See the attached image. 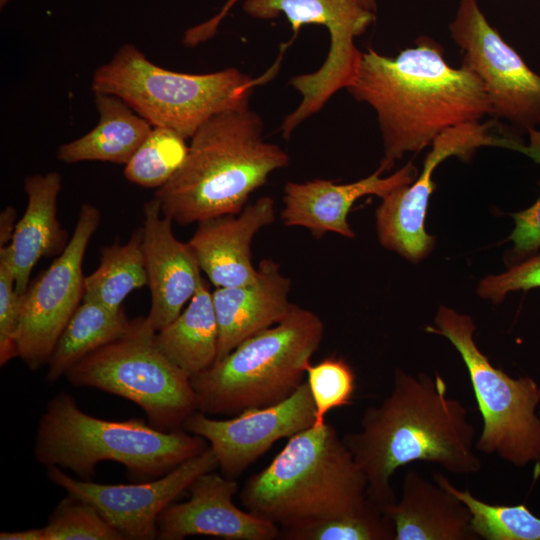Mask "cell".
<instances>
[{
	"mask_svg": "<svg viewBox=\"0 0 540 540\" xmlns=\"http://www.w3.org/2000/svg\"><path fill=\"white\" fill-rule=\"evenodd\" d=\"M476 429L467 407L448 396L436 372L413 375L397 368L391 392L362 414L360 429L343 437L367 480V497L381 510L397 501L395 471L415 461L456 475L477 474Z\"/></svg>",
	"mask_w": 540,
	"mask_h": 540,
	"instance_id": "cell-1",
	"label": "cell"
},
{
	"mask_svg": "<svg viewBox=\"0 0 540 540\" xmlns=\"http://www.w3.org/2000/svg\"><path fill=\"white\" fill-rule=\"evenodd\" d=\"M346 89L376 112L386 172L406 153L431 146L445 130L492 113L480 80L462 65L450 66L441 45L428 36L395 57L371 48L362 52Z\"/></svg>",
	"mask_w": 540,
	"mask_h": 540,
	"instance_id": "cell-2",
	"label": "cell"
},
{
	"mask_svg": "<svg viewBox=\"0 0 540 540\" xmlns=\"http://www.w3.org/2000/svg\"><path fill=\"white\" fill-rule=\"evenodd\" d=\"M187 155L155 197L162 215L180 225L240 213L289 155L263 139L261 117L249 107L217 114L190 138Z\"/></svg>",
	"mask_w": 540,
	"mask_h": 540,
	"instance_id": "cell-3",
	"label": "cell"
},
{
	"mask_svg": "<svg viewBox=\"0 0 540 540\" xmlns=\"http://www.w3.org/2000/svg\"><path fill=\"white\" fill-rule=\"evenodd\" d=\"M367 480L336 428L325 422L290 438L240 492L245 509L280 529L353 511Z\"/></svg>",
	"mask_w": 540,
	"mask_h": 540,
	"instance_id": "cell-4",
	"label": "cell"
},
{
	"mask_svg": "<svg viewBox=\"0 0 540 540\" xmlns=\"http://www.w3.org/2000/svg\"><path fill=\"white\" fill-rule=\"evenodd\" d=\"M184 429L162 431L142 419L103 420L83 412L66 392L47 404L37 428L34 456L48 467L90 480L99 462L115 461L140 479H157L208 448Z\"/></svg>",
	"mask_w": 540,
	"mask_h": 540,
	"instance_id": "cell-5",
	"label": "cell"
},
{
	"mask_svg": "<svg viewBox=\"0 0 540 540\" xmlns=\"http://www.w3.org/2000/svg\"><path fill=\"white\" fill-rule=\"evenodd\" d=\"M324 332L316 313L294 304L279 323L247 338L190 378L197 411L233 416L286 399L303 382Z\"/></svg>",
	"mask_w": 540,
	"mask_h": 540,
	"instance_id": "cell-6",
	"label": "cell"
},
{
	"mask_svg": "<svg viewBox=\"0 0 540 540\" xmlns=\"http://www.w3.org/2000/svg\"><path fill=\"white\" fill-rule=\"evenodd\" d=\"M275 69L256 79L236 68L181 73L155 65L133 44H124L95 70L91 89L121 98L153 127L188 139L211 117L247 108L255 86Z\"/></svg>",
	"mask_w": 540,
	"mask_h": 540,
	"instance_id": "cell-7",
	"label": "cell"
},
{
	"mask_svg": "<svg viewBox=\"0 0 540 540\" xmlns=\"http://www.w3.org/2000/svg\"><path fill=\"white\" fill-rule=\"evenodd\" d=\"M435 326L426 331L445 337L460 354L467 369L483 420L476 450L525 466L540 460V387L531 377L512 378L495 367L477 346L473 319L439 306Z\"/></svg>",
	"mask_w": 540,
	"mask_h": 540,
	"instance_id": "cell-8",
	"label": "cell"
},
{
	"mask_svg": "<svg viewBox=\"0 0 540 540\" xmlns=\"http://www.w3.org/2000/svg\"><path fill=\"white\" fill-rule=\"evenodd\" d=\"M138 318L131 333L83 357L65 375L75 387H92L140 406L162 431L183 427L197 410L190 378L155 345Z\"/></svg>",
	"mask_w": 540,
	"mask_h": 540,
	"instance_id": "cell-9",
	"label": "cell"
},
{
	"mask_svg": "<svg viewBox=\"0 0 540 540\" xmlns=\"http://www.w3.org/2000/svg\"><path fill=\"white\" fill-rule=\"evenodd\" d=\"M482 146H498L520 152L534 162L540 160V145L528 144L519 134L503 131L494 121L471 122L451 127L431 144L422 171L414 181L382 198L376 209V229L381 245L412 263L424 259L433 249L435 238L426 232L429 199L436 188L433 173L450 157L469 160Z\"/></svg>",
	"mask_w": 540,
	"mask_h": 540,
	"instance_id": "cell-10",
	"label": "cell"
},
{
	"mask_svg": "<svg viewBox=\"0 0 540 540\" xmlns=\"http://www.w3.org/2000/svg\"><path fill=\"white\" fill-rule=\"evenodd\" d=\"M243 10L259 20H272L283 14L295 36L306 24L322 25L329 32L330 48L322 66L290 81L302 100L281 124L282 135L288 139L304 120L319 112L337 91L350 83L362 55L355 46V38L374 23L376 13L354 0H245Z\"/></svg>",
	"mask_w": 540,
	"mask_h": 540,
	"instance_id": "cell-11",
	"label": "cell"
},
{
	"mask_svg": "<svg viewBox=\"0 0 540 540\" xmlns=\"http://www.w3.org/2000/svg\"><path fill=\"white\" fill-rule=\"evenodd\" d=\"M463 53L462 66L481 82L491 116L529 136L540 126V74L493 27L478 0H460L448 25Z\"/></svg>",
	"mask_w": 540,
	"mask_h": 540,
	"instance_id": "cell-12",
	"label": "cell"
},
{
	"mask_svg": "<svg viewBox=\"0 0 540 540\" xmlns=\"http://www.w3.org/2000/svg\"><path fill=\"white\" fill-rule=\"evenodd\" d=\"M99 224V210L92 204H82L63 252L21 295L17 354L32 370L48 363L61 333L83 300V259Z\"/></svg>",
	"mask_w": 540,
	"mask_h": 540,
	"instance_id": "cell-13",
	"label": "cell"
},
{
	"mask_svg": "<svg viewBox=\"0 0 540 540\" xmlns=\"http://www.w3.org/2000/svg\"><path fill=\"white\" fill-rule=\"evenodd\" d=\"M218 467L210 446L157 479L136 484L107 485L75 479L56 466L48 467L51 482L94 506L124 539H157L161 512L202 474Z\"/></svg>",
	"mask_w": 540,
	"mask_h": 540,
	"instance_id": "cell-14",
	"label": "cell"
},
{
	"mask_svg": "<svg viewBox=\"0 0 540 540\" xmlns=\"http://www.w3.org/2000/svg\"><path fill=\"white\" fill-rule=\"evenodd\" d=\"M315 407L307 381L286 399L265 407H252L228 419L192 413L183 429L204 438L213 450L221 474L235 479L282 438L310 428Z\"/></svg>",
	"mask_w": 540,
	"mask_h": 540,
	"instance_id": "cell-15",
	"label": "cell"
},
{
	"mask_svg": "<svg viewBox=\"0 0 540 540\" xmlns=\"http://www.w3.org/2000/svg\"><path fill=\"white\" fill-rule=\"evenodd\" d=\"M235 479L210 471L188 488L189 499L171 503L157 519V539L182 540L205 535L225 540H275L280 527L240 509L233 502Z\"/></svg>",
	"mask_w": 540,
	"mask_h": 540,
	"instance_id": "cell-16",
	"label": "cell"
},
{
	"mask_svg": "<svg viewBox=\"0 0 540 540\" xmlns=\"http://www.w3.org/2000/svg\"><path fill=\"white\" fill-rule=\"evenodd\" d=\"M143 212L142 247L151 308L142 324L156 333L182 312L203 278L190 246L175 237L173 221L162 216L159 200L146 202Z\"/></svg>",
	"mask_w": 540,
	"mask_h": 540,
	"instance_id": "cell-17",
	"label": "cell"
},
{
	"mask_svg": "<svg viewBox=\"0 0 540 540\" xmlns=\"http://www.w3.org/2000/svg\"><path fill=\"white\" fill-rule=\"evenodd\" d=\"M384 172L379 165L369 176L346 184L326 179L288 182L284 186L281 219L286 226L306 228L316 238L329 232L354 238L355 233L348 223L354 203L367 195L382 199L412 183L418 174L411 161L389 176L382 177Z\"/></svg>",
	"mask_w": 540,
	"mask_h": 540,
	"instance_id": "cell-18",
	"label": "cell"
},
{
	"mask_svg": "<svg viewBox=\"0 0 540 540\" xmlns=\"http://www.w3.org/2000/svg\"><path fill=\"white\" fill-rule=\"evenodd\" d=\"M274 219V200L263 196L238 214L198 223L188 245L201 271L216 288L241 286L256 279L251 244L256 233Z\"/></svg>",
	"mask_w": 540,
	"mask_h": 540,
	"instance_id": "cell-19",
	"label": "cell"
},
{
	"mask_svg": "<svg viewBox=\"0 0 540 540\" xmlns=\"http://www.w3.org/2000/svg\"><path fill=\"white\" fill-rule=\"evenodd\" d=\"M257 271L251 283L219 287L212 292L218 324L216 361L247 338L279 323L294 305L289 301L291 281L281 273L277 262L263 259Z\"/></svg>",
	"mask_w": 540,
	"mask_h": 540,
	"instance_id": "cell-20",
	"label": "cell"
},
{
	"mask_svg": "<svg viewBox=\"0 0 540 540\" xmlns=\"http://www.w3.org/2000/svg\"><path fill=\"white\" fill-rule=\"evenodd\" d=\"M393 522L395 540H477L467 507L437 482L411 469L402 495L382 510Z\"/></svg>",
	"mask_w": 540,
	"mask_h": 540,
	"instance_id": "cell-21",
	"label": "cell"
},
{
	"mask_svg": "<svg viewBox=\"0 0 540 540\" xmlns=\"http://www.w3.org/2000/svg\"><path fill=\"white\" fill-rule=\"evenodd\" d=\"M62 178L56 171L34 174L24 181L27 206L16 223L12 239L4 248L14 277L15 289L22 295L29 286L34 266L42 257L61 254L67 234L57 219V198Z\"/></svg>",
	"mask_w": 540,
	"mask_h": 540,
	"instance_id": "cell-22",
	"label": "cell"
},
{
	"mask_svg": "<svg viewBox=\"0 0 540 540\" xmlns=\"http://www.w3.org/2000/svg\"><path fill=\"white\" fill-rule=\"evenodd\" d=\"M95 102L97 125L82 137L61 145L57 159L67 164L105 161L126 165L153 126L115 95L97 93Z\"/></svg>",
	"mask_w": 540,
	"mask_h": 540,
	"instance_id": "cell-23",
	"label": "cell"
},
{
	"mask_svg": "<svg viewBox=\"0 0 540 540\" xmlns=\"http://www.w3.org/2000/svg\"><path fill=\"white\" fill-rule=\"evenodd\" d=\"M154 343L189 378L214 364L218 351V324L212 293L204 279L187 307L156 332Z\"/></svg>",
	"mask_w": 540,
	"mask_h": 540,
	"instance_id": "cell-24",
	"label": "cell"
},
{
	"mask_svg": "<svg viewBox=\"0 0 540 540\" xmlns=\"http://www.w3.org/2000/svg\"><path fill=\"white\" fill-rule=\"evenodd\" d=\"M136 322L128 319L123 308L115 311L100 303L82 301L50 356L47 380H59L89 353L131 333Z\"/></svg>",
	"mask_w": 540,
	"mask_h": 540,
	"instance_id": "cell-25",
	"label": "cell"
},
{
	"mask_svg": "<svg viewBox=\"0 0 540 540\" xmlns=\"http://www.w3.org/2000/svg\"><path fill=\"white\" fill-rule=\"evenodd\" d=\"M142 241L140 228L125 244L103 246L98 268L84 277L82 301H93L118 311L132 291L147 285Z\"/></svg>",
	"mask_w": 540,
	"mask_h": 540,
	"instance_id": "cell-26",
	"label": "cell"
},
{
	"mask_svg": "<svg viewBox=\"0 0 540 540\" xmlns=\"http://www.w3.org/2000/svg\"><path fill=\"white\" fill-rule=\"evenodd\" d=\"M434 481L455 495L469 510L471 527L479 539L540 540V518L526 505L515 506L486 503L468 489L460 490L441 473Z\"/></svg>",
	"mask_w": 540,
	"mask_h": 540,
	"instance_id": "cell-27",
	"label": "cell"
},
{
	"mask_svg": "<svg viewBox=\"0 0 540 540\" xmlns=\"http://www.w3.org/2000/svg\"><path fill=\"white\" fill-rule=\"evenodd\" d=\"M279 539L395 540V529L391 519L368 498L353 511L280 529Z\"/></svg>",
	"mask_w": 540,
	"mask_h": 540,
	"instance_id": "cell-28",
	"label": "cell"
},
{
	"mask_svg": "<svg viewBox=\"0 0 540 540\" xmlns=\"http://www.w3.org/2000/svg\"><path fill=\"white\" fill-rule=\"evenodd\" d=\"M185 138L165 127H153L150 134L125 165L127 180L145 188H160L185 160Z\"/></svg>",
	"mask_w": 540,
	"mask_h": 540,
	"instance_id": "cell-29",
	"label": "cell"
},
{
	"mask_svg": "<svg viewBox=\"0 0 540 540\" xmlns=\"http://www.w3.org/2000/svg\"><path fill=\"white\" fill-rule=\"evenodd\" d=\"M305 376L315 407L314 427L322 426L331 410L351 403L356 376L343 358L330 356L316 364L310 362L305 368Z\"/></svg>",
	"mask_w": 540,
	"mask_h": 540,
	"instance_id": "cell-30",
	"label": "cell"
},
{
	"mask_svg": "<svg viewBox=\"0 0 540 540\" xmlns=\"http://www.w3.org/2000/svg\"><path fill=\"white\" fill-rule=\"evenodd\" d=\"M44 528V540H123L88 502L68 494L63 498Z\"/></svg>",
	"mask_w": 540,
	"mask_h": 540,
	"instance_id": "cell-31",
	"label": "cell"
},
{
	"mask_svg": "<svg viewBox=\"0 0 540 540\" xmlns=\"http://www.w3.org/2000/svg\"><path fill=\"white\" fill-rule=\"evenodd\" d=\"M21 295L15 289V277L4 248H0V365L18 357L16 336Z\"/></svg>",
	"mask_w": 540,
	"mask_h": 540,
	"instance_id": "cell-32",
	"label": "cell"
},
{
	"mask_svg": "<svg viewBox=\"0 0 540 540\" xmlns=\"http://www.w3.org/2000/svg\"><path fill=\"white\" fill-rule=\"evenodd\" d=\"M540 288V254L508 267L497 275L487 276L479 282L477 293L481 298L498 304L512 292Z\"/></svg>",
	"mask_w": 540,
	"mask_h": 540,
	"instance_id": "cell-33",
	"label": "cell"
},
{
	"mask_svg": "<svg viewBox=\"0 0 540 540\" xmlns=\"http://www.w3.org/2000/svg\"><path fill=\"white\" fill-rule=\"evenodd\" d=\"M540 187V180H539ZM515 227L508 240L513 246L505 255L507 267L535 255L540 249V193L537 200L525 210L512 213Z\"/></svg>",
	"mask_w": 540,
	"mask_h": 540,
	"instance_id": "cell-34",
	"label": "cell"
},
{
	"mask_svg": "<svg viewBox=\"0 0 540 540\" xmlns=\"http://www.w3.org/2000/svg\"><path fill=\"white\" fill-rule=\"evenodd\" d=\"M239 0H226L221 9L210 19L188 28L183 35L182 43L188 47L197 46L215 36L220 24L227 16L232 7ZM360 6L372 12L377 11L376 0H354Z\"/></svg>",
	"mask_w": 540,
	"mask_h": 540,
	"instance_id": "cell-35",
	"label": "cell"
},
{
	"mask_svg": "<svg viewBox=\"0 0 540 540\" xmlns=\"http://www.w3.org/2000/svg\"><path fill=\"white\" fill-rule=\"evenodd\" d=\"M16 210L13 206H7L0 214V247L6 246L11 241L15 230Z\"/></svg>",
	"mask_w": 540,
	"mask_h": 540,
	"instance_id": "cell-36",
	"label": "cell"
},
{
	"mask_svg": "<svg viewBox=\"0 0 540 540\" xmlns=\"http://www.w3.org/2000/svg\"><path fill=\"white\" fill-rule=\"evenodd\" d=\"M1 540H44V528H32L22 531L1 532Z\"/></svg>",
	"mask_w": 540,
	"mask_h": 540,
	"instance_id": "cell-37",
	"label": "cell"
},
{
	"mask_svg": "<svg viewBox=\"0 0 540 540\" xmlns=\"http://www.w3.org/2000/svg\"><path fill=\"white\" fill-rule=\"evenodd\" d=\"M11 0H0V7L4 8Z\"/></svg>",
	"mask_w": 540,
	"mask_h": 540,
	"instance_id": "cell-38",
	"label": "cell"
}]
</instances>
